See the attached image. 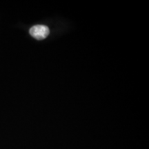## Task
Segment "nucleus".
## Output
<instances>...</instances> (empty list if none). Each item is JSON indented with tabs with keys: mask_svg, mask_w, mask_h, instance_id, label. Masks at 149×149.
<instances>
[{
	"mask_svg": "<svg viewBox=\"0 0 149 149\" xmlns=\"http://www.w3.org/2000/svg\"><path fill=\"white\" fill-rule=\"evenodd\" d=\"M30 34L37 40H42L49 35V29L44 25H36L30 29Z\"/></svg>",
	"mask_w": 149,
	"mask_h": 149,
	"instance_id": "f257e3e1",
	"label": "nucleus"
}]
</instances>
